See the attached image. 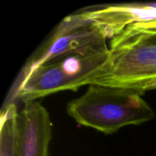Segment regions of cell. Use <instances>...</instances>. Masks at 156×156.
Returning a JSON list of instances; mask_svg holds the SVG:
<instances>
[{
  "mask_svg": "<svg viewBox=\"0 0 156 156\" xmlns=\"http://www.w3.org/2000/svg\"><path fill=\"white\" fill-rule=\"evenodd\" d=\"M90 85L129 88L142 94L156 89V19L127 26L111 40L106 63Z\"/></svg>",
  "mask_w": 156,
  "mask_h": 156,
  "instance_id": "obj_1",
  "label": "cell"
},
{
  "mask_svg": "<svg viewBox=\"0 0 156 156\" xmlns=\"http://www.w3.org/2000/svg\"><path fill=\"white\" fill-rule=\"evenodd\" d=\"M142 95L129 88L90 85L85 94L69 102L66 111L79 125L108 135L155 117V112Z\"/></svg>",
  "mask_w": 156,
  "mask_h": 156,
  "instance_id": "obj_2",
  "label": "cell"
},
{
  "mask_svg": "<svg viewBox=\"0 0 156 156\" xmlns=\"http://www.w3.org/2000/svg\"><path fill=\"white\" fill-rule=\"evenodd\" d=\"M109 48L91 50L51 59L24 75H19L11 91L13 99L32 101L69 90L76 91L88 85L91 78L106 63Z\"/></svg>",
  "mask_w": 156,
  "mask_h": 156,
  "instance_id": "obj_3",
  "label": "cell"
},
{
  "mask_svg": "<svg viewBox=\"0 0 156 156\" xmlns=\"http://www.w3.org/2000/svg\"><path fill=\"white\" fill-rule=\"evenodd\" d=\"M106 38L83 12L64 18L51 36L28 59L20 75L38 66L62 56L108 48Z\"/></svg>",
  "mask_w": 156,
  "mask_h": 156,
  "instance_id": "obj_4",
  "label": "cell"
},
{
  "mask_svg": "<svg viewBox=\"0 0 156 156\" xmlns=\"http://www.w3.org/2000/svg\"><path fill=\"white\" fill-rule=\"evenodd\" d=\"M18 129L16 156H49L53 124L48 111L41 103L24 102L18 112Z\"/></svg>",
  "mask_w": 156,
  "mask_h": 156,
  "instance_id": "obj_5",
  "label": "cell"
},
{
  "mask_svg": "<svg viewBox=\"0 0 156 156\" xmlns=\"http://www.w3.org/2000/svg\"><path fill=\"white\" fill-rule=\"evenodd\" d=\"M106 39H112L127 26L156 19V4H121L82 11Z\"/></svg>",
  "mask_w": 156,
  "mask_h": 156,
  "instance_id": "obj_6",
  "label": "cell"
}]
</instances>
